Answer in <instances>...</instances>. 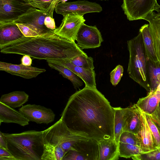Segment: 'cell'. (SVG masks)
Here are the masks:
<instances>
[{
    "label": "cell",
    "mask_w": 160,
    "mask_h": 160,
    "mask_svg": "<svg viewBox=\"0 0 160 160\" xmlns=\"http://www.w3.org/2000/svg\"><path fill=\"white\" fill-rule=\"evenodd\" d=\"M61 118L75 134L98 142L114 139L113 107L97 88L85 86L72 94Z\"/></svg>",
    "instance_id": "cell-1"
},
{
    "label": "cell",
    "mask_w": 160,
    "mask_h": 160,
    "mask_svg": "<svg viewBox=\"0 0 160 160\" xmlns=\"http://www.w3.org/2000/svg\"><path fill=\"white\" fill-rule=\"evenodd\" d=\"M1 52L28 55L39 60H70L87 54L73 42L57 34L54 30L42 35L23 36L0 46Z\"/></svg>",
    "instance_id": "cell-2"
},
{
    "label": "cell",
    "mask_w": 160,
    "mask_h": 160,
    "mask_svg": "<svg viewBox=\"0 0 160 160\" xmlns=\"http://www.w3.org/2000/svg\"><path fill=\"white\" fill-rule=\"evenodd\" d=\"M3 134L8 150L17 160H41L44 145L43 131Z\"/></svg>",
    "instance_id": "cell-3"
},
{
    "label": "cell",
    "mask_w": 160,
    "mask_h": 160,
    "mask_svg": "<svg viewBox=\"0 0 160 160\" xmlns=\"http://www.w3.org/2000/svg\"><path fill=\"white\" fill-rule=\"evenodd\" d=\"M129 57L127 69L129 77L148 92L151 91L147 71L148 60L142 36L138 34L127 41Z\"/></svg>",
    "instance_id": "cell-4"
},
{
    "label": "cell",
    "mask_w": 160,
    "mask_h": 160,
    "mask_svg": "<svg viewBox=\"0 0 160 160\" xmlns=\"http://www.w3.org/2000/svg\"><path fill=\"white\" fill-rule=\"evenodd\" d=\"M43 132L44 144L60 147L66 153L74 150V146L78 142L88 139L71 132L61 118Z\"/></svg>",
    "instance_id": "cell-5"
},
{
    "label": "cell",
    "mask_w": 160,
    "mask_h": 160,
    "mask_svg": "<svg viewBox=\"0 0 160 160\" xmlns=\"http://www.w3.org/2000/svg\"><path fill=\"white\" fill-rule=\"evenodd\" d=\"M62 160H99L98 141L88 139L78 142Z\"/></svg>",
    "instance_id": "cell-6"
},
{
    "label": "cell",
    "mask_w": 160,
    "mask_h": 160,
    "mask_svg": "<svg viewBox=\"0 0 160 160\" xmlns=\"http://www.w3.org/2000/svg\"><path fill=\"white\" fill-rule=\"evenodd\" d=\"M157 0H123L121 7L130 21L142 19L153 10Z\"/></svg>",
    "instance_id": "cell-7"
},
{
    "label": "cell",
    "mask_w": 160,
    "mask_h": 160,
    "mask_svg": "<svg viewBox=\"0 0 160 160\" xmlns=\"http://www.w3.org/2000/svg\"><path fill=\"white\" fill-rule=\"evenodd\" d=\"M54 10L57 13L63 16L70 13L83 16L87 13L100 12L102 8L100 4L95 2L84 0L60 2L56 5Z\"/></svg>",
    "instance_id": "cell-8"
},
{
    "label": "cell",
    "mask_w": 160,
    "mask_h": 160,
    "mask_svg": "<svg viewBox=\"0 0 160 160\" xmlns=\"http://www.w3.org/2000/svg\"><path fill=\"white\" fill-rule=\"evenodd\" d=\"M32 7L24 0H0V23L13 21Z\"/></svg>",
    "instance_id": "cell-9"
},
{
    "label": "cell",
    "mask_w": 160,
    "mask_h": 160,
    "mask_svg": "<svg viewBox=\"0 0 160 160\" xmlns=\"http://www.w3.org/2000/svg\"><path fill=\"white\" fill-rule=\"evenodd\" d=\"M76 40L78 46L82 50L99 47L103 41L100 32L96 26H88L84 23L80 27Z\"/></svg>",
    "instance_id": "cell-10"
},
{
    "label": "cell",
    "mask_w": 160,
    "mask_h": 160,
    "mask_svg": "<svg viewBox=\"0 0 160 160\" xmlns=\"http://www.w3.org/2000/svg\"><path fill=\"white\" fill-rule=\"evenodd\" d=\"M85 21L83 16L70 13L63 16L60 26L54 30L57 34L68 40L75 42L78 32Z\"/></svg>",
    "instance_id": "cell-11"
},
{
    "label": "cell",
    "mask_w": 160,
    "mask_h": 160,
    "mask_svg": "<svg viewBox=\"0 0 160 160\" xmlns=\"http://www.w3.org/2000/svg\"><path fill=\"white\" fill-rule=\"evenodd\" d=\"M29 121L48 124L54 121L55 114L51 109L35 104H28L18 109Z\"/></svg>",
    "instance_id": "cell-12"
},
{
    "label": "cell",
    "mask_w": 160,
    "mask_h": 160,
    "mask_svg": "<svg viewBox=\"0 0 160 160\" xmlns=\"http://www.w3.org/2000/svg\"><path fill=\"white\" fill-rule=\"evenodd\" d=\"M48 16H50L48 12L32 7L11 22L30 25L37 28L43 34L53 30L49 29L44 25L45 19Z\"/></svg>",
    "instance_id": "cell-13"
},
{
    "label": "cell",
    "mask_w": 160,
    "mask_h": 160,
    "mask_svg": "<svg viewBox=\"0 0 160 160\" xmlns=\"http://www.w3.org/2000/svg\"><path fill=\"white\" fill-rule=\"evenodd\" d=\"M142 19L149 22L150 31L156 55L160 63V5L157 3L153 10L143 17Z\"/></svg>",
    "instance_id": "cell-14"
},
{
    "label": "cell",
    "mask_w": 160,
    "mask_h": 160,
    "mask_svg": "<svg viewBox=\"0 0 160 160\" xmlns=\"http://www.w3.org/2000/svg\"><path fill=\"white\" fill-rule=\"evenodd\" d=\"M0 70L26 79L35 78L39 74L46 71L44 69L31 66H25L21 63L14 64L1 61L0 62Z\"/></svg>",
    "instance_id": "cell-15"
},
{
    "label": "cell",
    "mask_w": 160,
    "mask_h": 160,
    "mask_svg": "<svg viewBox=\"0 0 160 160\" xmlns=\"http://www.w3.org/2000/svg\"><path fill=\"white\" fill-rule=\"evenodd\" d=\"M46 61L61 65L71 70L82 80L85 84V87L97 88L96 74L94 69L86 70L76 66L68 60L58 59Z\"/></svg>",
    "instance_id": "cell-16"
},
{
    "label": "cell",
    "mask_w": 160,
    "mask_h": 160,
    "mask_svg": "<svg viewBox=\"0 0 160 160\" xmlns=\"http://www.w3.org/2000/svg\"><path fill=\"white\" fill-rule=\"evenodd\" d=\"M136 135L140 142V147L147 153L157 149L147 123L145 114L142 112L139 131L138 134Z\"/></svg>",
    "instance_id": "cell-17"
},
{
    "label": "cell",
    "mask_w": 160,
    "mask_h": 160,
    "mask_svg": "<svg viewBox=\"0 0 160 160\" xmlns=\"http://www.w3.org/2000/svg\"><path fill=\"white\" fill-rule=\"evenodd\" d=\"M29 121L19 111L0 102V124L12 123L24 126Z\"/></svg>",
    "instance_id": "cell-18"
},
{
    "label": "cell",
    "mask_w": 160,
    "mask_h": 160,
    "mask_svg": "<svg viewBox=\"0 0 160 160\" xmlns=\"http://www.w3.org/2000/svg\"><path fill=\"white\" fill-rule=\"evenodd\" d=\"M142 112L136 104L127 108L124 132H129L135 134H138L141 124Z\"/></svg>",
    "instance_id": "cell-19"
},
{
    "label": "cell",
    "mask_w": 160,
    "mask_h": 160,
    "mask_svg": "<svg viewBox=\"0 0 160 160\" xmlns=\"http://www.w3.org/2000/svg\"><path fill=\"white\" fill-rule=\"evenodd\" d=\"M24 36L16 23H0V46Z\"/></svg>",
    "instance_id": "cell-20"
},
{
    "label": "cell",
    "mask_w": 160,
    "mask_h": 160,
    "mask_svg": "<svg viewBox=\"0 0 160 160\" xmlns=\"http://www.w3.org/2000/svg\"><path fill=\"white\" fill-rule=\"evenodd\" d=\"M160 102V91L157 88L148 92L145 97L140 98L136 104L144 113L150 115L157 108Z\"/></svg>",
    "instance_id": "cell-21"
},
{
    "label": "cell",
    "mask_w": 160,
    "mask_h": 160,
    "mask_svg": "<svg viewBox=\"0 0 160 160\" xmlns=\"http://www.w3.org/2000/svg\"><path fill=\"white\" fill-rule=\"evenodd\" d=\"M99 160H117L119 159L118 144L114 139L98 142Z\"/></svg>",
    "instance_id": "cell-22"
},
{
    "label": "cell",
    "mask_w": 160,
    "mask_h": 160,
    "mask_svg": "<svg viewBox=\"0 0 160 160\" xmlns=\"http://www.w3.org/2000/svg\"><path fill=\"white\" fill-rule=\"evenodd\" d=\"M29 95L23 91H15L2 95L0 102L12 108L22 107L28 100Z\"/></svg>",
    "instance_id": "cell-23"
},
{
    "label": "cell",
    "mask_w": 160,
    "mask_h": 160,
    "mask_svg": "<svg viewBox=\"0 0 160 160\" xmlns=\"http://www.w3.org/2000/svg\"><path fill=\"white\" fill-rule=\"evenodd\" d=\"M142 34L143 45L148 59L154 62H159L156 53L149 24H145L139 29Z\"/></svg>",
    "instance_id": "cell-24"
},
{
    "label": "cell",
    "mask_w": 160,
    "mask_h": 160,
    "mask_svg": "<svg viewBox=\"0 0 160 160\" xmlns=\"http://www.w3.org/2000/svg\"><path fill=\"white\" fill-rule=\"evenodd\" d=\"M114 112V139L118 144L121 135L124 132L127 108H113Z\"/></svg>",
    "instance_id": "cell-25"
},
{
    "label": "cell",
    "mask_w": 160,
    "mask_h": 160,
    "mask_svg": "<svg viewBox=\"0 0 160 160\" xmlns=\"http://www.w3.org/2000/svg\"><path fill=\"white\" fill-rule=\"evenodd\" d=\"M147 71L151 91H155L160 84V63L148 59Z\"/></svg>",
    "instance_id": "cell-26"
},
{
    "label": "cell",
    "mask_w": 160,
    "mask_h": 160,
    "mask_svg": "<svg viewBox=\"0 0 160 160\" xmlns=\"http://www.w3.org/2000/svg\"><path fill=\"white\" fill-rule=\"evenodd\" d=\"M47 62L50 68L57 70L64 78L70 80L75 89H77L82 85L83 83L81 78L71 70L58 64L48 61Z\"/></svg>",
    "instance_id": "cell-27"
},
{
    "label": "cell",
    "mask_w": 160,
    "mask_h": 160,
    "mask_svg": "<svg viewBox=\"0 0 160 160\" xmlns=\"http://www.w3.org/2000/svg\"><path fill=\"white\" fill-rule=\"evenodd\" d=\"M119 156L126 158L146 153L140 147L130 144L119 142Z\"/></svg>",
    "instance_id": "cell-28"
},
{
    "label": "cell",
    "mask_w": 160,
    "mask_h": 160,
    "mask_svg": "<svg viewBox=\"0 0 160 160\" xmlns=\"http://www.w3.org/2000/svg\"><path fill=\"white\" fill-rule=\"evenodd\" d=\"M66 153L60 147L44 144L41 160H62Z\"/></svg>",
    "instance_id": "cell-29"
},
{
    "label": "cell",
    "mask_w": 160,
    "mask_h": 160,
    "mask_svg": "<svg viewBox=\"0 0 160 160\" xmlns=\"http://www.w3.org/2000/svg\"><path fill=\"white\" fill-rule=\"evenodd\" d=\"M58 0H28L27 2L32 7L46 11L53 18V11Z\"/></svg>",
    "instance_id": "cell-30"
},
{
    "label": "cell",
    "mask_w": 160,
    "mask_h": 160,
    "mask_svg": "<svg viewBox=\"0 0 160 160\" xmlns=\"http://www.w3.org/2000/svg\"><path fill=\"white\" fill-rule=\"evenodd\" d=\"M73 64L86 70H92L94 68L93 60L87 54L77 56L69 60Z\"/></svg>",
    "instance_id": "cell-31"
},
{
    "label": "cell",
    "mask_w": 160,
    "mask_h": 160,
    "mask_svg": "<svg viewBox=\"0 0 160 160\" xmlns=\"http://www.w3.org/2000/svg\"><path fill=\"white\" fill-rule=\"evenodd\" d=\"M145 114L156 147L157 149H160V128L152 120L149 115Z\"/></svg>",
    "instance_id": "cell-32"
},
{
    "label": "cell",
    "mask_w": 160,
    "mask_h": 160,
    "mask_svg": "<svg viewBox=\"0 0 160 160\" xmlns=\"http://www.w3.org/2000/svg\"><path fill=\"white\" fill-rule=\"evenodd\" d=\"M16 24L25 37H34L42 34L39 30L33 26L26 24Z\"/></svg>",
    "instance_id": "cell-33"
},
{
    "label": "cell",
    "mask_w": 160,
    "mask_h": 160,
    "mask_svg": "<svg viewBox=\"0 0 160 160\" xmlns=\"http://www.w3.org/2000/svg\"><path fill=\"white\" fill-rule=\"evenodd\" d=\"M119 142L140 147V142L137 135L128 132H123L120 136Z\"/></svg>",
    "instance_id": "cell-34"
},
{
    "label": "cell",
    "mask_w": 160,
    "mask_h": 160,
    "mask_svg": "<svg viewBox=\"0 0 160 160\" xmlns=\"http://www.w3.org/2000/svg\"><path fill=\"white\" fill-rule=\"evenodd\" d=\"M123 67L118 65L110 72V82L113 86H116L120 82L123 75Z\"/></svg>",
    "instance_id": "cell-35"
},
{
    "label": "cell",
    "mask_w": 160,
    "mask_h": 160,
    "mask_svg": "<svg viewBox=\"0 0 160 160\" xmlns=\"http://www.w3.org/2000/svg\"><path fill=\"white\" fill-rule=\"evenodd\" d=\"M132 158L136 160H160V149L134 156Z\"/></svg>",
    "instance_id": "cell-36"
},
{
    "label": "cell",
    "mask_w": 160,
    "mask_h": 160,
    "mask_svg": "<svg viewBox=\"0 0 160 160\" xmlns=\"http://www.w3.org/2000/svg\"><path fill=\"white\" fill-rule=\"evenodd\" d=\"M0 160H17L8 150L0 147Z\"/></svg>",
    "instance_id": "cell-37"
},
{
    "label": "cell",
    "mask_w": 160,
    "mask_h": 160,
    "mask_svg": "<svg viewBox=\"0 0 160 160\" xmlns=\"http://www.w3.org/2000/svg\"><path fill=\"white\" fill-rule=\"evenodd\" d=\"M149 115L152 120L160 128V102L155 111Z\"/></svg>",
    "instance_id": "cell-38"
},
{
    "label": "cell",
    "mask_w": 160,
    "mask_h": 160,
    "mask_svg": "<svg viewBox=\"0 0 160 160\" xmlns=\"http://www.w3.org/2000/svg\"><path fill=\"white\" fill-rule=\"evenodd\" d=\"M44 23L46 27L49 29L54 30L56 28L54 19L49 16L46 17Z\"/></svg>",
    "instance_id": "cell-39"
},
{
    "label": "cell",
    "mask_w": 160,
    "mask_h": 160,
    "mask_svg": "<svg viewBox=\"0 0 160 160\" xmlns=\"http://www.w3.org/2000/svg\"><path fill=\"white\" fill-rule=\"evenodd\" d=\"M31 57L28 55H23L21 59V63L24 65L31 66L32 61Z\"/></svg>",
    "instance_id": "cell-40"
},
{
    "label": "cell",
    "mask_w": 160,
    "mask_h": 160,
    "mask_svg": "<svg viewBox=\"0 0 160 160\" xmlns=\"http://www.w3.org/2000/svg\"><path fill=\"white\" fill-rule=\"evenodd\" d=\"M0 147L8 150L6 140L3 135V133L1 131L0 132Z\"/></svg>",
    "instance_id": "cell-41"
},
{
    "label": "cell",
    "mask_w": 160,
    "mask_h": 160,
    "mask_svg": "<svg viewBox=\"0 0 160 160\" xmlns=\"http://www.w3.org/2000/svg\"><path fill=\"white\" fill-rule=\"evenodd\" d=\"M68 0H58L57 2V4L60 2L62 3L65 2Z\"/></svg>",
    "instance_id": "cell-42"
},
{
    "label": "cell",
    "mask_w": 160,
    "mask_h": 160,
    "mask_svg": "<svg viewBox=\"0 0 160 160\" xmlns=\"http://www.w3.org/2000/svg\"><path fill=\"white\" fill-rule=\"evenodd\" d=\"M25 2H27V1L28 0H24Z\"/></svg>",
    "instance_id": "cell-43"
},
{
    "label": "cell",
    "mask_w": 160,
    "mask_h": 160,
    "mask_svg": "<svg viewBox=\"0 0 160 160\" xmlns=\"http://www.w3.org/2000/svg\"><path fill=\"white\" fill-rule=\"evenodd\" d=\"M105 0V1H106V0Z\"/></svg>",
    "instance_id": "cell-44"
}]
</instances>
